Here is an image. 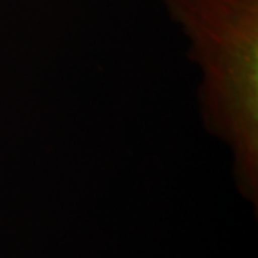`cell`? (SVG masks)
Returning <instances> with one entry per match:
<instances>
[{
  "label": "cell",
  "mask_w": 258,
  "mask_h": 258,
  "mask_svg": "<svg viewBox=\"0 0 258 258\" xmlns=\"http://www.w3.org/2000/svg\"><path fill=\"white\" fill-rule=\"evenodd\" d=\"M201 72L205 126L231 154L238 193L258 206V0H159Z\"/></svg>",
  "instance_id": "1"
}]
</instances>
